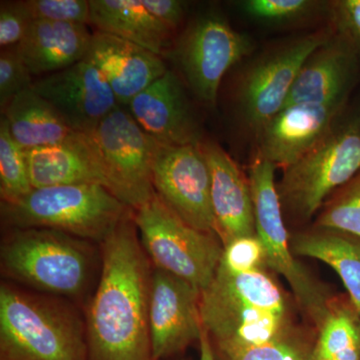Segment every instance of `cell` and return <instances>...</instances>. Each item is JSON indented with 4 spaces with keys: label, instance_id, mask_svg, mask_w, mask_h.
Segmentation results:
<instances>
[{
    "label": "cell",
    "instance_id": "cell-1",
    "mask_svg": "<svg viewBox=\"0 0 360 360\" xmlns=\"http://www.w3.org/2000/svg\"><path fill=\"white\" fill-rule=\"evenodd\" d=\"M101 245V274L85 321L87 360H155L150 264L130 210Z\"/></svg>",
    "mask_w": 360,
    "mask_h": 360
},
{
    "label": "cell",
    "instance_id": "cell-2",
    "mask_svg": "<svg viewBox=\"0 0 360 360\" xmlns=\"http://www.w3.org/2000/svg\"><path fill=\"white\" fill-rule=\"evenodd\" d=\"M200 309L217 352L267 345L300 329L288 295L266 269L232 274L219 265Z\"/></svg>",
    "mask_w": 360,
    "mask_h": 360
},
{
    "label": "cell",
    "instance_id": "cell-3",
    "mask_svg": "<svg viewBox=\"0 0 360 360\" xmlns=\"http://www.w3.org/2000/svg\"><path fill=\"white\" fill-rule=\"evenodd\" d=\"M0 360H87L85 326L65 303L2 283Z\"/></svg>",
    "mask_w": 360,
    "mask_h": 360
},
{
    "label": "cell",
    "instance_id": "cell-4",
    "mask_svg": "<svg viewBox=\"0 0 360 360\" xmlns=\"http://www.w3.org/2000/svg\"><path fill=\"white\" fill-rule=\"evenodd\" d=\"M132 208L99 184L33 188L15 202H1L11 229H45L101 243Z\"/></svg>",
    "mask_w": 360,
    "mask_h": 360
},
{
    "label": "cell",
    "instance_id": "cell-5",
    "mask_svg": "<svg viewBox=\"0 0 360 360\" xmlns=\"http://www.w3.org/2000/svg\"><path fill=\"white\" fill-rule=\"evenodd\" d=\"M89 241L45 229H13L1 245L6 276L49 295L72 297L89 283Z\"/></svg>",
    "mask_w": 360,
    "mask_h": 360
},
{
    "label": "cell",
    "instance_id": "cell-6",
    "mask_svg": "<svg viewBox=\"0 0 360 360\" xmlns=\"http://www.w3.org/2000/svg\"><path fill=\"white\" fill-rule=\"evenodd\" d=\"M134 212L142 248L155 269L202 292L214 278L224 253L217 236L187 224L156 193Z\"/></svg>",
    "mask_w": 360,
    "mask_h": 360
},
{
    "label": "cell",
    "instance_id": "cell-7",
    "mask_svg": "<svg viewBox=\"0 0 360 360\" xmlns=\"http://www.w3.org/2000/svg\"><path fill=\"white\" fill-rule=\"evenodd\" d=\"M360 172V122L335 125L328 136L284 168L277 186L284 212L307 221Z\"/></svg>",
    "mask_w": 360,
    "mask_h": 360
},
{
    "label": "cell",
    "instance_id": "cell-8",
    "mask_svg": "<svg viewBox=\"0 0 360 360\" xmlns=\"http://www.w3.org/2000/svg\"><path fill=\"white\" fill-rule=\"evenodd\" d=\"M276 167L257 155L250 175L257 234L265 250L269 269L284 277L297 304L310 321L321 326L331 300L324 285L295 259L283 220V210L276 184Z\"/></svg>",
    "mask_w": 360,
    "mask_h": 360
},
{
    "label": "cell",
    "instance_id": "cell-9",
    "mask_svg": "<svg viewBox=\"0 0 360 360\" xmlns=\"http://www.w3.org/2000/svg\"><path fill=\"white\" fill-rule=\"evenodd\" d=\"M110 184L111 193L132 210L155 195L153 165L160 143L118 105L87 134Z\"/></svg>",
    "mask_w": 360,
    "mask_h": 360
},
{
    "label": "cell",
    "instance_id": "cell-10",
    "mask_svg": "<svg viewBox=\"0 0 360 360\" xmlns=\"http://www.w3.org/2000/svg\"><path fill=\"white\" fill-rule=\"evenodd\" d=\"M252 49L248 35L234 30L220 16L207 14L187 26L168 53L193 94L213 105L222 78Z\"/></svg>",
    "mask_w": 360,
    "mask_h": 360
},
{
    "label": "cell",
    "instance_id": "cell-11",
    "mask_svg": "<svg viewBox=\"0 0 360 360\" xmlns=\"http://www.w3.org/2000/svg\"><path fill=\"white\" fill-rule=\"evenodd\" d=\"M331 35L330 30H321L297 37L250 65L239 84L238 101L241 116L257 134L285 106L302 65Z\"/></svg>",
    "mask_w": 360,
    "mask_h": 360
},
{
    "label": "cell",
    "instance_id": "cell-12",
    "mask_svg": "<svg viewBox=\"0 0 360 360\" xmlns=\"http://www.w3.org/2000/svg\"><path fill=\"white\" fill-rule=\"evenodd\" d=\"M200 144H160L153 165V187L156 195L187 224L217 236L210 167Z\"/></svg>",
    "mask_w": 360,
    "mask_h": 360
},
{
    "label": "cell",
    "instance_id": "cell-13",
    "mask_svg": "<svg viewBox=\"0 0 360 360\" xmlns=\"http://www.w3.org/2000/svg\"><path fill=\"white\" fill-rule=\"evenodd\" d=\"M201 292L191 283L155 269L149 295V330L153 359L179 354L205 333Z\"/></svg>",
    "mask_w": 360,
    "mask_h": 360
},
{
    "label": "cell",
    "instance_id": "cell-14",
    "mask_svg": "<svg viewBox=\"0 0 360 360\" xmlns=\"http://www.w3.org/2000/svg\"><path fill=\"white\" fill-rule=\"evenodd\" d=\"M32 89L77 134H91L120 105L103 73L86 59L39 77Z\"/></svg>",
    "mask_w": 360,
    "mask_h": 360
},
{
    "label": "cell",
    "instance_id": "cell-15",
    "mask_svg": "<svg viewBox=\"0 0 360 360\" xmlns=\"http://www.w3.org/2000/svg\"><path fill=\"white\" fill-rule=\"evenodd\" d=\"M345 101L285 106L257 132V155L288 167L328 136Z\"/></svg>",
    "mask_w": 360,
    "mask_h": 360
},
{
    "label": "cell",
    "instance_id": "cell-16",
    "mask_svg": "<svg viewBox=\"0 0 360 360\" xmlns=\"http://www.w3.org/2000/svg\"><path fill=\"white\" fill-rule=\"evenodd\" d=\"M135 122L161 146L200 144V127L181 80L168 70L127 106Z\"/></svg>",
    "mask_w": 360,
    "mask_h": 360
},
{
    "label": "cell",
    "instance_id": "cell-17",
    "mask_svg": "<svg viewBox=\"0 0 360 360\" xmlns=\"http://www.w3.org/2000/svg\"><path fill=\"white\" fill-rule=\"evenodd\" d=\"M200 146L210 167L215 232L222 246L257 236L250 179L219 144L202 141Z\"/></svg>",
    "mask_w": 360,
    "mask_h": 360
},
{
    "label": "cell",
    "instance_id": "cell-18",
    "mask_svg": "<svg viewBox=\"0 0 360 360\" xmlns=\"http://www.w3.org/2000/svg\"><path fill=\"white\" fill-rule=\"evenodd\" d=\"M84 59L103 73L118 104L124 108L168 70L163 56L101 32L92 34Z\"/></svg>",
    "mask_w": 360,
    "mask_h": 360
},
{
    "label": "cell",
    "instance_id": "cell-19",
    "mask_svg": "<svg viewBox=\"0 0 360 360\" xmlns=\"http://www.w3.org/2000/svg\"><path fill=\"white\" fill-rule=\"evenodd\" d=\"M357 63L356 49L338 33L331 35L302 65L285 106L347 101Z\"/></svg>",
    "mask_w": 360,
    "mask_h": 360
},
{
    "label": "cell",
    "instance_id": "cell-20",
    "mask_svg": "<svg viewBox=\"0 0 360 360\" xmlns=\"http://www.w3.org/2000/svg\"><path fill=\"white\" fill-rule=\"evenodd\" d=\"M25 155L32 188L99 184L110 191L87 134L77 132L61 143L25 149Z\"/></svg>",
    "mask_w": 360,
    "mask_h": 360
},
{
    "label": "cell",
    "instance_id": "cell-21",
    "mask_svg": "<svg viewBox=\"0 0 360 360\" xmlns=\"http://www.w3.org/2000/svg\"><path fill=\"white\" fill-rule=\"evenodd\" d=\"M91 39L84 25L33 20L18 47L32 77H42L84 60Z\"/></svg>",
    "mask_w": 360,
    "mask_h": 360
},
{
    "label": "cell",
    "instance_id": "cell-22",
    "mask_svg": "<svg viewBox=\"0 0 360 360\" xmlns=\"http://www.w3.org/2000/svg\"><path fill=\"white\" fill-rule=\"evenodd\" d=\"M90 25L144 47L167 53L172 32L148 13L141 0H90Z\"/></svg>",
    "mask_w": 360,
    "mask_h": 360
},
{
    "label": "cell",
    "instance_id": "cell-23",
    "mask_svg": "<svg viewBox=\"0 0 360 360\" xmlns=\"http://www.w3.org/2000/svg\"><path fill=\"white\" fill-rule=\"evenodd\" d=\"M290 245L295 255L321 260L335 270L360 316V239L315 225L295 234Z\"/></svg>",
    "mask_w": 360,
    "mask_h": 360
},
{
    "label": "cell",
    "instance_id": "cell-24",
    "mask_svg": "<svg viewBox=\"0 0 360 360\" xmlns=\"http://www.w3.org/2000/svg\"><path fill=\"white\" fill-rule=\"evenodd\" d=\"M1 115L6 117L14 141L23 149L61 143L77 134L51 104L32 89L14 97Z\"/></svg>",
    "mask_w": 360,
    "mask_h": 360
},
{
    "label": "cell",
    "instance_id": "cell-25",
    "mask_svg": "<svg viewBox=\"0 0 360 360\" xmlns=\"http://www.w3.org/2000/svg\"><path fill=\"white\" fill-rule=\"evenodd\" d=\"M317 330L315 360H360V316L354 305L331 300Z\"/></svg>",
    "mask_w": 360,
    "mask_h": 360
},
{
    "label": "cell",
    "instance_id": "cell-26",
    "mask_svg": "<svg viewBox=\"0 0 360 360\" xmlns=\"http://www.w3.org/2000/svg\"><path fill=\"white\" fill-rule=\"evenodd\" d=\"M25 149L14 141L6 117L0 118V196L1 202H15L32 191Z\"/></svg>",
    "mask_w": 360,
    "mask_h": 360
},
{
    "label": "cell",
    "instance_id": "cell-27",
    "mask_svg": "<svg viewBox=\"0 0 360 360\" xmlns=\"http://www.w3.org/2000/svg\"><path fill=\"white\" fill-rule=\"evenodd\" d=\"M316 226L360 239V172L324 203Z\"/></svg>",
    "mask_w": 360,
    "mask_h": 360
},
{
    "label": "cell",
    "instance_id": "cell-28",
    "mask_svg": "<svg viewBox=\"0 0 360 360\" xmlns=\"http://www.w3.org/2000/svg\"><path fill=\"white\" fill-rule=\"evenodd\" d=\"M238 6L252 20L277 25L310 20L328 6L315 0H245Z\"/></svg>",
    "mask_w": 360,
    "mask_h": 360
},
{
    "label": "cell",
    "instance_id": "cell-29",
    "mask_svg": "<svg viewBox=\"0 0 360 360\" xmlns=\"http://www.w3.org/2000/svg\"><path fill=\"white\" fill-rule=\"evenodd\" d=\"M314 345L300 329L259 347L217 352L221 360H315Z\"/></svg>",
    "mask_w": 360,
    "mask_h": 360
},
{
    "label": "cell",
    "instance_id": "cell-30",
    "mask_svg": "<svg viewBox=\"0 0 360 360\" xmlns=\"http://www.w3.org/2000/svg\"><path fill=\"white\" fill-rule=\"evenodd\" d=\"M32 75L21 56L18 44L2 49L0 53L1 110L20 92L32 89Z\"/></svg>",
    "mask_w": 360,
    "mask_h": 360
},
{
    "label": "cell",
    "instance_id": "cell-31",
    "mask_svg": "<svg viewBox=\"0 0 360 360\" xmlns=\"http://www.w3.org/2000/svg\"><path fill=\"white\" fill-rule=\"evenodd\" d=\"M219 265L232 274L266 269L264 245L257 234L234 239L224 246Z\"/></svg>",
    "mask_w": 360,
    "mask_h": 360
},
{
    "label": "cell",
    "instance_id": "cell-32",
    "mask_svg": "<svg viewBox=\"0 0 360 360\" xmlns=\"http://www.w3.org/2000/svg\"><path fill=\"white\" fill-rule=\"evenodd\" d=\"M34 20L89 25L90 2L87 0H26Z\"/></svg>",
    "mask_w": 360,
    "mask_h": 360
},
{
    "label": "cell",
    "instance_id": "cell-33",
    "mask_svg": "<svg viewBox=\"0 0 360 360\" xmlns=\"http://www.w3.org/2000/svg\"><path fill=\"white\" fill-rule=\"evenodd\" d=\"M33 20L26 1H2L0 6V45L2 49L20 44Z\"/></svg>",
    "mask_w": 360,
    "mask_h": 360
},
{
    "label": "cell",
    "instance_id": "cell-34",
    "mask_svg": "<svg viewBox=\"0 0 360 360\" xmlns=\"http://www.w3.org/2000/svg\"><path fill=\"white\" fill-rule=\"evenodd\" d=\"M338 34L360 52V0H338L328 4Z\"/></svg>",
    "mask_w": 360,
    "mask_h": 360
},
{
    "label": "cell",
    "instance_id": "cell-35",
    "mask_svg": "<svg viewBox=\"0 0 360 360\" xmlns=\"http://www.w3.org/2000/svg\"><path fill=\"white\" fill-rule=\"evenodd\" d=\"M142 4L170 32L180 25L186 15V2L179 0H141Z\"/></svg>",
    "mask_w": 360,
    "mask_h": 360
},
{
    "label": "cell",
    "instance_id": "cell-36",
    "mask_svg": "<svg viewBox=\"0 0 360 360\" xmlns=\"http://www.w3.org/2000/svg\"><path fill=\"white\" fill-rule=\"evenodd\" d=\"M198 360H217L212 340L205 329L200 340V359Z\"/></svg>",
    "mask_w": 360,
    "mask_h": 360
}]
</instances>
